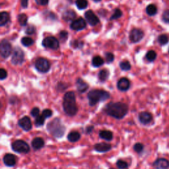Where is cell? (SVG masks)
<instances>
[{"label":"cell","instance_id":"cell-2","mask_svg":"<svg viewBox=\"0 0 169 169\" xmlns=\"http://www.w3.org/2000/svg\"><path fill=\"white\" fill-rule=\"evenodd\" d=\"M63 109L68 116H76L78 112V107L76 103V93L73 91H69L65 93L63 97Z\"/></svg>","mask_w":169,"mask_h":169},{"label":"cell","instance_id":"cell-25","mask_svg":"<svg viewBox=\"0 0 169 169\" xmlns=\"http://www.w3.org/2000/svg\"><path fill=\"white\" fill-rule=\"evenodd\" d=\"M9 15L7 12H2L0 14V26L3 27L9 21Z\"/></svg>","mask_w":169,"mask_h":169},{"label":"cell","instance_id":"cell-27","mask_svg":"<svg viewBox=\"0 0 169 169\" xmlns=\"http://www.w3.org/2000/svg\"><path fill=\"white\" fill-rule=\"evenodd\" d=\"M146 12L149 16H154L157 13V8L154 4H150L146 8Z\"/></svg>","mask_w":169,"mask_h":169},{"label":"cell","instance_id":"cell-35","mask_svg":"<svg viewBox=\"0 0 169 169\" xmlns=\"http://www.w3.org/2000/svg\"><path fill=\"white\" fill-rule=\"evenodd\" d=\"M116 165L119 169H126L128 168V162L122 159L118 160L116 163Z\"/></svg>","mask_w":169,"mask_h":169},{"label":"cell","instance_id":"cell-34","mask_svg":"<svg viewBox=\"0 0 169 169\" xmlns=\"http://www.w3.org/2000/svg\"><path fill=\"white\" fill-rule=\"evenodd\" d=\"M145 57L149 61L152 62L155 61L156 58V53L154 50H149L146 54Z\"/></svg>","mask_w":169,"mask_h":169},{"label":"cell","instance_id":"cell-52","mask_svg":"<svg viewBox=\"0 0 169 169\" xmlns=\"http://www.w3.org/2000/svg\"><path fill=\"white\" fill-rule=\"evenodd\" d=\"M168 52H169V49H168Z\"/></svg>","mask_w":169,"mask_h":169},{"label":"cell","instance_id":"cell-4","mask_svg":"<svg viewBox=\"0 0 169 169\" xmlns=\"http://www.w3.org/2000/svg\"><path fill=\"white\" fill-rule=\"evenodd\" d=\"M110 97V94L106 91L103 89H92L87 94V98L89 104L94 106L100 102L106 101Z\"/></svg>","mask_w":169,"mask_h":169},{"label":"cell","instance_id":"cell-36","mask_svg":"<svg viewBox=\"0 0 169 169\" xmlns=\"http://www.w3.org/2000/svg\"><path fill=\"white\" fill-rule=\"evenodd\" d=\"M68 87V84L64 83V82H58L57 85H56V89L59 92H64L65 90H66Z\"/></svg>","mask_w":169,"mask_h":169},{"label":"cell","instance_id":"cell-29","mask_svg":"<svg viewBox=\"0 0 169 169\" xmlns=\"http://www.w3.org/2000/svg\"><path fill=\"white\" fill-rule=\"evenodd\" d=\"M46 118L44 117L42 114L39 115V116H37L34 120V124L36 127H40L42 126L44 124H45Z\"/></svg>","mask_w":169,"mask_h":169},{"label":"cell","instance_id":"cell-21","mask_svg":"<svg viewBox=\"0 0 169 169\" xmlns=\"http://www.w3.org/2000/svg\"><path fill=\"white\" fill-rule=\"evenodd\" d=\"M76 17V13L73 10H67L62 15V18L66 22L73 21L75 18Z\"/></svg>","mask_w":169,"mask_h":169},{"label":"cell","instance_id":"cell-15","mask_svg":"<svg viewBox=\"0 0 169 169\" xmlns=\"http://www.w3.org/2000/svg\"><path fill=\"white\" fill-rule=\"evenodd\" d=\"M138 120L143 125H147L153 120L152 114L148 112H141L138 115Z\"/></svg>","mask_w":169,"mask_h":169},{"label":"cell","instance_id":"cell-30","mask_svg":"<svg viewBox=\"0 0 169 169\" xmlns=\"http://www.w3.org/2000/svg\"><path fill=\"white\" fill-rule=\"evenodd\" d=\"M18 23H19L21 26L24 27V26H26L27 24L28 17H27V15H25V14H24V13L20 14L18 16Z\"/></svg>","mask_w":169,"mask_h":169},{"label":"cell","instance_id":"cell-12","mask_svg":"<svg viewBox=\"0 0 169 169\" xmlns=\"http://www.w3.org/2000/svg\"><path fill=\"white\" fill-rule=\"evenodd\" d=\"M144 33L141 29H134L131 30L129 34V39L132 42H138L142 40Z\"/></svg>","mask_w":169,"mask_h":169},{"label":"cell","instance_id":"cell-18","mask_svg":"<svg viewBox=\"0 0 169 169\" xmlns=\"http://www.w3.org/2000/svg\"><path fill=\"white\" fill-rule=\"evenodd\" d=\"M76 85V88H77V91L81 94L85 93L89 88V84L87 82H85V81L81 78L77 79Z\"/></svg>","mask_w":169,"mask_h":169},{"label":"cell","instance_id":"cell-6","mask_svg":"<svg viewBox=\"0 0 169 169\" xmlns=\"http://www.w3.org/2000/svg\"><path fill=\"white\" fill-rule=\"evenodd\" d=\"M34 66L36 70L42 73L48 72L50 69V64L49 61L43 58H39L37 59L35 61Z\"/></svg>","mask_w":169,"mask_h":169},{"label":"cell","instance_id":"cell-16","mask_svg":"<svg viewBox=\"0 0 169 169\" xmlns=\"http://www.w3.org/2000/svg\"><path fill=\"white\" fill-rule=\"evenodd\" d=\"M153 166L155 169H168L169 168V161L165 158H159L154 161Z\"/></svg>","mask_w":169,"mask_h":169},{"label":"cell","instance_id":"cell-31","mask_svg":"<svg viewBox=\"0 0 169 169\" xmlns=\"http://www.w3.org/2000/svg\"><path fill=\"white\" fill-rule=\"evenodd\" d=\"M21 43L24 46L29 47L33 45L34 40L31 38H30V37H23L21 39Z\"/></svg>","mask_w":169,"mask_h":169},{"label":"cell","instance_id":"cell-9","mask_svg":"<svg viewBox=\"0 0 169 169\" xmlns=\"http://www.w3.org/2000/svg\"><path fill=\"white\" fill-rule=\"evenodd\" d=\"M0 53L3 58H8L11 54V45L8 40L3 39L0 45Z\"/></svg>","mask_w":169,"mask_h":169},{"label":"cell","instance_id":"cell-14","mask_svg":"<svg viewBox=\"0 0 169 169\" xmlns=\"http://www.w3.org/2000/svg\"><path fill=\"white\" fill-rule=\"evenodd\" d=\"M86 27V22L83 18L79 17L77 19L72 21L70 28L73 30H81Z\"/></svg>","mask_w":169,"mask_h":169},{"label":"cell","instance_id":"cell-45","mask_svg":"<svg viewBox=\"0 0 169 169\" xmlns=\"http://www.w3.org/2000/svg\"><path fill=\"white\" fill-rule=\"evenodd\" d=\"M36 32V29L34 26L33 25H30L27 27V29H26V34H29V35H31L34 34Z\"/></svg>","mask_w":169,"mask_h":169},{"label":"cell","instance_id":"cell-37","mask_svg":"<svg viewBox=\"0 0 169 169\" xmlns=\"http://www.w3.org/2000/svg\"><path fill=\"white\" fill-rule=\"evenodd\" d=\"M122 15V12L120 9H116L114 10V12L113 15H112L110 17V20H114L118 19V18H120Z\"/></svg>","mask_w":169,"mask_h":169},{"label":"cell","instance_id":"cell-48","mask_svg":"<svg viewBox=\"0 0 169 169\" xmlns=\"http://www.w3.org/2000/svg\"><path fill=\"white\" fill-rule=\"evenodd\" d=\"M94 129V126H88L85 128V133L87 134H90L92 133V131Z\"/></svg>","mask_w":169,"mask_h":169},{"label":"cell","instance_id":"cell-50","mask_svg":"<svg viewBox=\"0 0 169 169\" xmlns=\"http://www.w3.org/2000/svg\"><path fill=\"white\" fill-rule=\"evenodd\" d=\"M93 2H101V0H92Z\"/></svg>","mask_w":169,"mask_h":169},{"label":"cell","instance_id":"cell-32","mask_svg":"<svg viewBox=\"0 0 169 169\" xmlns=\"http://www.w3.org/2000/svg\"><path fill=\"white\" fill-rule=\"evenodd\" d=\"M120 67L122 71H129L131 70V64L128 61L125 60V61H122L120 62Z\"/></svg>","mask_w":169,"mask_h":169},{"label":"cell","instance_id":"cell-11","mask_svg":"<svg viewBox=\"0 0 169 169\" xmlns=\"http://www.w3.org/2000/svg\"><path fill=\"white\" fill-rule=\"evenodd\" d=\"M85 17L86 21L91 26H95L100 22L98 17L93 13L92 10L87 11L85 13Z\"/></svg>","mask_w":169,"mask_h":169},{"label":"cell","instance_id":"cell-28","mask_svg":"<svg viewBox=\"0 0 169 169\" xmlns=\"http://www.w3.org/2000/svg\"><path fill=\"white\" fill-rule=\"evenodd\" d=\"M76 4L77 8L79 9L82 10L87 8V6H88V2H87V0H76Z\"/></svg>","mask_w":169,"mask_h":169},{"label":"cell","instance_id":"cell-8","mask_svg":"<svg viewBox=\"0 0 169 169\" xmlns=\"http://www.w3.org/2000/svg\"><path fill=\"white\" fill-rule=\"evenodd\" d=\"M42 45L44 47L52 50H57L60 47L58 40L54 36H48L43 40Z\"/></svg>","mask_w":169,"mask_h":169},{"label":"cell","instance_id":"cell-44","mask_svg":"<svg viewBox=\"0 0 169 169\" xmlns=\"http://www.w3.org/2000/svg\"><path fill=\"white\" fill-rule=\"evenodd\" d=\"M67 36H68V33L67 31L66 30H62L60 33V39L62 41H66L67 39Z\"/></svg>","mask_w":169,"mask_h":169},{"label":"cell","instance_id":"cell-3","mask_svg":"<svg viewBox=\"0 0 169 169\" xmlns=\"http://www.w3.org/2000/svg\"><path fill=\"white\" fill-rule=\"evenodd\" d=\"M47 131L55 138H61L64 136L66 128L59 118H55L47 124Z\"/></svg>","mask_w":169,"mask_h":169},{"label":"cell","instance_id":"cell-41","mask_svg":"<svg viewBox=\"0 0 169 169\" xmlns=\"http://www.w3.org/2000/svg\"><path fill=\"white\" fill-rule=\"evenodd\" d=\"M71 46L73 48H81L83 46V42H80L79 40H74V42H71Z\"/></svg>","mask_w":169,"mask_h":169},{"label":"cell","instance_id":"cell-26","mask_svg":"<svg viewBox=\"0 0 169 169\" xmlns=\"http://www.w3.org/2000/svg\"><path fill=\"white\" fill-rule=\"evenodd\" d=\"M104 63V60L99 55L95 56L92 60V64L94 67H99L102 66Z\"/></svg>","mask_w":169,"mask_h":169},{"label":"cell","instance_id":"cell-1","mask_svg":"<svg viewBox=\"0 0 169 169\" xmlns=\"http://www.w3.org/2000/svg\"><path fill=\"white\" fill-rule=\"evenodd\" d=\"M128 106L121 102H110L103 109L104 113L116 120H122L128 112Z\"/></svg>","mask_w":169,"mask_h":169},{"label":"cell","instance_id":"cell-43","mask_svg":"<svg viewBox=\"0 0 169 169\" xmlns=\"http://www.w3.org/2000/svg\"><path fill=\"white\" fill-rule=\"evenodd\" d=\"M8 77V71H6L5 69L1 68L0 70V79L2 81Z\"/></svg>","mask_w":169,"mask_h":169},{"label":"cell","instance_id":"cell-33","mask_svg":"<svg viewBox=\"0 0 169 169\" xmlns=\"http://www.w3.org/2000/svg\"><path fill=\"white\" fill-rule=\"evenodd\" d=\"M168 41H169V37L166 34H162L160 35L158 38V42L162 46L166 45V44L168 42Z\"/></svg>","mask_w":169,"mask_h":169},{"label":"cell","instance_id":"cell-38","mask_svg":"<svg viewBox=\"0 0 169 169\" xmlns=\"http://www.w3.org/2000/svg\"><path fill=\"white\" fill-rule=\"evenodd\" d=\"M143 149H144V145H143V144L141 143H136L134 145V150L137 153H142L143 151Z\"/></svg>","mask_w":169,"mask_h":169},{"label":"cell","instance_id":"cell-51","mask_svg":"<svg viewBox=\"0 0 169 169\" xmlns=\"http://www.w3.org/2000/svg\"><path fill=\"white\" fill-rule=\"evenodd\" d=\"M110 169H116V168H110Z\"/></svg>","mask_w":169,"mask_h":169},{"label":"cell","instance_id":"cell-7","mask_svg":"<svg viewBox=\"0 0 169 169\" xmlns=\"http://www.w3.org/2000/svg\"><path fill=\"white\" fill-rule=\"evenodd\" d=\"M24 61V54L19 47H17L14 49L13 55L11 57V63L15 66L22 65Z\"/></svg>","mask_w":169,"mask_h":169},{"label":"cell","instance_id":"cell-22","mask_svg":"<svg viewBox=\"0 0 169 169\" xmlns=\"http://www.w3.org/2000/svg\"><path fill=\"white\" fill-rule=\"evenodd\" d=\"M99 137L106 141H111L113 139V133L109 130H101L99 131Z\"/></svg>","mask_w":169,"mask_h":169},{"label":"cell","instance_id":"cell-5","mask_svg":"<svg viewBox=\"0 0 169 169\" xmlns=\"http://www.w3.org/2000/svg\"><path fill=\"white\" fill-rule=\"evenodd\" d=\"M11 149L13 151L22 154H27L30 150L29 144L22 140H17L12 143Z\"/></svg>","mask_w":169,"mask_h":169},{"label":"cell","instance_id":"cell-24","mask_svg":"<svg viewBox=\"0 0 169 169\" xmlns=\"http://www.w3.org/2000/svg\"><path fill=\"white\" fill-rule=\"evenodd\" d=\"M110 76V72L108 70H106V69H104V70H102L99 71L98 74V78L100 81L101 82H104L106 80L108 79Z\"/></svg>","mask_w":169,"mask_h":169},{"label":"cell","instance_id":"cell-42","mask_svg":"<svg viewBox=\"0 0 169 169\" xmlns=\"http://www.w3.org/2000/svg\"><path fill=\"white\" fill-rule=\"evenodd\" d=\"M39 114H40V109L38 107H34L30 111V115L34 118H36L37 116H39Z\"/></svg>","mask_w":169,"mask_h":169},{"label":"cell","instance_id":"cell-19","mask_svg":"<svg viewBox=\"0 0 169 169\" xmlns=\"http://www.w3.org/2000/svg\"><path fill=\"white\" fill-rule=\"evenodd\" d=\"M112 149V145L106 143H98L94 145V149L98 153H106L108 152Z\"/></svg>","mask_w":169,"mask_h":169},{"label":"cell","instance_id":"cell-39","mask_svg":"<svg viewBox=\"0 0 169 169\" xmlns=\"http://www.w3.org/2000/svg\"><path fill=\"white\" fill-rule=\"evenodd\" d=\"M105 58L106 62H107L108 64H110L114 60V55L111 52H107L105 54Z\"/></svg>","mask_w":169,"mask_h":169},{"label":"cell","instance_id":"cell-20","mask_svg":"<svg viewBox=\"0 0 169 169\" xmlns=\"http://www.w3.org/2000/svg\"><path fill=\"white\" fill-rule=\"evenodd\" d=\"M45 142L42 137H37L34 138L31 142V145L34 150H40L45 147Z\"/></svg>","mask_w":169,"mask_h":169},{"label":"cell","instance_id":"cell-49","mask_svg":"<svg viewBox=\"0 0 169 169\" xmlns=\"http://www.w3.org/2000/svg\"><path fill=\"white\" fill-rule=\"evenodd\" d=\"M29 0H21V4L23 8H26L28 6Z\"/></svg>","mask_w":169,"mask_h":169},{"label":"cell","instance_id":"cell-47","mask_svg":"<svg viewBox=\"0 0 169 169\" xmlns=\"http://www.w3.org/2000/svg\"><path fill=\"white\" fill-rule=\"evenodd\" d=\"M35 2L37 4L39 5L45 6L48 3L49 0H35Z\"/></svg>","mask_w":169,"mask_h":169},{"label":"cell","instance_id":"cell-17","mask_svg":"<svg viewBox=\"0 0 169 169\" xmlns=\"http://www.w3.org/2000/svg\"><path fill=\"white\" fill-rule=\"evenodd\" d=\"M3 161L5 166H7L8 167H12L16 165L17 158L13 154L7 153L3 156Z\"/></svg>","mask_w":169,"mask_h":169},{"label":"cell","instance_id":"cell-46","mask_svg":"<svg viewBox=\"0 0 169 169\" xmlns=\"http://www.w3.org/2000/svg\"><path fill=\"white\" fill-rule=\"evenodd\" d=\"M162 20L165 23H169V10H166L162 14Z\"/></svg>","mask_w":169,"mask_h":169},{"label":"cell","instance_id":"cell-10","mask_svg":"<svg viewBox=\"0 0 169 169\" xmlns=\"http://www.w3.org/2000/svg\"><path fill=\"white\" fill-rule=\"evenodd\" d=\"M18 125L24 131H29L33 128L32 122L29 116H23L18 121Z\"/></svg>","mask_w":169,"mask_h":169},{"label":"cell","instance_id":"cell-23","mask_svg":"<svg viewBox=\"0 0 169 169\" xmlns=\"http://www.w3.org/2000/svg\"><path fill=\"white\" fill-rule=\"evenodd\" d=\"M67 140L71 143L78 141L81 139V134L77 131H72L67 135Z\"/></svg>","mask_w":169,"mask_h":169},{"label":"cell","instance_id":"cell-13","mask_svg":"<svg viewBox=\"0 0 169 169\" xmlns=\"http://www.w3.org/2000/svg\"><path fill=\"white\" fill-rule=\"evenodd\" d=\"M130 81L126 77H122L117 82V88L122 92H126L130 88Z\"/></svg>","mask_w":169,"mask_h":169},{"label":"cell","instance_id":"cell-40","mask_svg":"<svg viewBox=\"0 0 169 169\" xmlns=\"http://www.w3.org/2000/svg\"><path fill=\"white\" fill-rule=\"evenodd\" d=\"M42 114L44 116L45 118H49L52 116L53 115V112L52 111V110L50 109H45L42 111Z\"/></svg>","mask_w":169,"mask_h":169}]
</instances>
